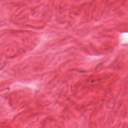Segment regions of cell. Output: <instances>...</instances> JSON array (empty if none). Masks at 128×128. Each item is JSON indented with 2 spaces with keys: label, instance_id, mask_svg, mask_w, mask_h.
<instances>
[]
</instances>
